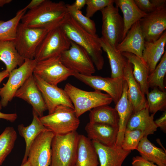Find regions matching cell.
Segmentation results:
<instances>
[{
  "label": "cell",
  "instance_id": "obj_1",
  "mask_svg": "<svg viewBox=\"0 0 166 166\" xmlns=\"http://www.w3.org/2000/svg\"><path fill=\"white\" fill-rule=\"evenodd\" d=\"M68 14L63 2L44 0L36 8L26 12L21 23L30 27L52 29L59 26Z\"/></svg>",
  "mask_w": 166,
  "mask_h": 166
},
{
  "label": "cell",
  "instance_id": "obj_2",
  "mask_svg": "<svg viewBox=\"0 0 166 166\" xmlns=\"http://www.w3.org/2000/svg\"><path fill=\"white\" fill-rule=\"evenodd\" d=\"M60 26L69 40L75 43L88 53L96 69L101 70L104 63L102 49L97 35L91 34L79 25L68 14Z\"/></svg>",
  "mask_w": 166,
  "mask_h": 166
},
{
  "label": "cell",
  "instance_id": "obj_3",
  "mask_svg": "<svg viewBox=\"0 0 166 166\" xmlns=\"http://www.w3.org/2000/svg\"><path fill=\"white\" fill-rule=\"evenodd\" d=\"M79 135L76 131L64 135H54L51 144L49 166H74Z\"/></svg>",
  "mask_w": 166,
  "mask_h": 166
},
{
  "label": "cell",
  "instance_id": "obj_4",
  "mask_svg": "<svg viewBox=\"0 0 166 166\" xmlns=\"http://www.w3.org/2000/svg\"><path fill=\"white\" fill-rule=\"evenodd\" d=\"M64 90L70 99L77 117L96 107L109 105L113 101L111 97L101 91H87L79 89L69 83Z\"/></svg>",
  "mask_w": 166,
  "mask_h": 166
},
{
  "label": "cell",
  "instance_id": "obj_5",
  "mask_svg": "<svg viewBox=\"0 0 166 166\" xmlns=\"http://www.w3.org/2000/svg\"><path fill=\"white\" fill-rule=\"evenodd\" d=\"M39 118L44 126L55 135L76 131L80 123L74 109L61 105L58 106L53 113Z\"/></svg>",
  "mask_w": 166,
  "mask_h": 166
},
{
  "label": "cell",
  "instance_id": "obj_6",
  "mask_svg": "<svg viewBox=\"0 0 166 166\" xmlns=\"http://www.w3.org/2000/svg\"><path fill=\"white\" fill-rule=\"evenodd\" d=\"M50 30L30 27L20 23L13 41L20 55L24 59H34L37 48Z\"/></svg>",
  "mask_w": 166,
  "mask_h": 166
},
{
  "label": "cell",
  "instance_id": "obj_7",
  "mask_svg": "<svg viewBox=\"0 0 166 166\" xmlns=\"http://www.w3.org/2000/svg\"><path fill=\"white\" fill-rule=\"evenodd\" d=\"M70 45L71 41L59 25L45 35L37 49L34 59L38 61L59 56Z\"/></svg>",
  "mask_w": 166,
  "mask_h": 166
},
{
  "label": "cell",
  "instance_id": "obj_8",
  "mask_svg": "<svg viewBox=\"0 0 166 166\" xmlns=\"http://www.w3.org/2000/svg\"><path fill=\"white\" fill-rule=\"evenodd\" d=\"M37 61L35 59H25L24 63L10 73L7 82L1 89L0 104L6 106L14 97L18 90L32 74Z\"/></svg>",
  "mask_w": 166,
  "mask_h": 166
},
{
  "label": "cell",
  "instance_id": "obj_9",
  "mask_svg": "<svg viewBox=\"0 0 166 166\" xmlns=\"http://www.w3.org/2000/svg\"><path fill=\"white\" fill-rule=\"evenodd\" d=\"M60 58L67 68L75 73L90 76L96 71L94 65L87 52L72 41L69 48L63 52Z\"/></svg>",
  "mask_w": 166,
  "mask_h": 166
},
{
  "label": "cell",
  "instance_id": "obj_10",
  "mask_svg": "<svg viewBox=\"0 0 166 166\" xmlns=\"http://www.w3.org/2000/svg\"><path fill=\"white\" fill-rule=\"evenodd\" d=\"M112 3L100 11L102 16V37L112 47L116 48L122 41L124 24L119 8Z\"/></svg>",
  "mask_w": 166,
  "mask_h": 166
},
{
  "label": "cell",
  "instance_id": "obj_11",
  "mask_svg": "<svg viewBox=\"0 0 166 166\" xmlns=\"http://www.w3.org/2000/svg\"><path fill=\"white\" fill-rule=\"evenodd\" d=\"M74 73L63 65L59 56L37 61L33 74L48 83L57 86Z\"/></svg>",
  "mask_w": 166,
  "mask_h": 166
},
{
  "label": "cell",
  "instance_id": "obj_12",
  "mask_svg": "<svg viewBox=\"0 0 166 166\" xmlns=\"http://www.w3.org/2000/svg\"><path fill=\"white\" fill-rule=\"evenodd\" d=\"M139 22L145 41L157 40L166 29V3L147 14Z\"/></svg>",
  "mask_w": 166,
  "mask_h": 166
},
{
  "label": "cell",
  "instance_id": "obj_13",
  "mask_svg": "<svg viewBox=\"0 0 166 166\" xmlns=\"http://www.w3.org/2000/svg\"><path fill=\"white\" fill-rule=\"evenodd\" d=\"M73 76L95 90L104 91L112 98L116 104L123 91L124 78H113L99 76H86L74 72Z\"/></svg>",
  "mask_w": 166,
  "mask_h": 166
},
{
  "label": "cell",
  "instance_id": "obj_14",
  "mask_svg": "<svg viewBox=\"0 0 166 166\" xmlns=\"http://www.w3.org/2000/svg\"><path fill=\"white\" fill-rule=\"evenodd\" d=\"M54 134L49 130L39 134L29 149L27 160L31 166L49 165L51 157V144Z\"/></svg>",
  "mask_w": 166,
  "mask_h": 166
},
{
  "label": "cell",
  "instance_id": "obj_15",
  "mask_svg": "<svg viewBox=\"0 0 166 166\" xmlns=\"http://www.w3.org/2000/svg\"><path fill=\"white\" fill-rule=\"evenodd\" d=\"M33 76L46 106L49 114L53 113L59 105H63L74 109L73 105L64 89L57 86L45 82L37 75Z\"/></svg>",
  "mask_w": 166,
  "mask_h": 166
},
{
  "label": "cell",
  "instance_id": "obj_16",
  "mask_svg": "<svg viewBox=\"0 0 166 166\" xmlns=\"http://www.w3.org/2000/svg\"><path fill=\"white\" fill-rule=\"evenodd\" d=\"M14 97L23 100L32 105L39 117L47 110L42 94L35 82L33 74L16 91Z\"/></svg>",
  "mask_w": 166,
  "mask_h": 166
},
{
  "label": "cell",
  "instance_id": "obj_17",
  "mask_svg": "<svg viewBox=\"0 0 166 166\" xmlns=\"http://www.w3.org/2000/svg\"><path fill=\"white\" fill-rule=\"evenodd\" d=\"M92 142L97 155L99 166H122L131 152L121 147H110L95 141Z\"/></svg>",
  "mask_w": 166,
  "mask_h": 166
},
{
  "label": "cell",
  "instance_id": "obj_18",
  "mask_svg": "<svg viewBox=\"0 0 166 166\" xmlns=\"http://www.w3.org/2000/svg\"><path fill=\"white\" fill-rule=\"evenodd\" d=\"M145 42L138 21L132 26L125 37L116 48L121 53H132L142 59Z\"/></svg>",
  "mask_w": 166,
  "mask_h": 166
},
{
  "label": "cell",
  "instance_id": "obj_19",
  "mask_svg": "<svg viewBox=\"0 0 166 166\" xmlns=\"http://www.w3.org/2000/svg\"><path fill=\"white\" fill-rule=\"evenodd\" d=\"M128 85L124 80L121 96L115 108L119 116L118 132L115 146L121 147L128 122L134 112L133 105L128 98Z\"/></svg>",
  "mask_w": 166,
  "mask_h": 166
},
{
  "label": "cell",
  "instance_id": "obj_20",
  "mask_svg": "<svg viewBox=\"0 0 166 166\" xmlns=\"http://www.w3.org/2000/svg\"><path fill=\"white\" fill-rule=\"evenodd\" d=\"M85 129L88 138L105 145L115 146L118 132V127L89 122L86 125Z\"/></svg>",
  "mask_w": 166,
  "mask_h": 166
},
{
  "label": "cell",
  "instance_id": "obj_21",
  "mask_svg": "<svg viewBox=\"0 0 166 166\" xmlns=\"http://www.w3.org/2000/svg\"><path fill=\"white\" fill-rule=\"evenodd\" d=\"M124 78L128 85V98L133 105L134 112L147 107L145 95L134 77L132 64L127 60L124 69Z\"/></svg>",
  "mask_w": 166,
  "mask_h": 166
},
{
  "label": "cell",
  "instance_id": "obj_22",
  "mask_svg": "<svg viewBox=\"0 0 166 166\" xmlns=\"http://www.w3.org/2000/svg\"><path fill=\"white\" fill-rule=\"evenodd\" d=\"M166 43V31L154 42L145 41L142 53V59L147 66L149 74L155 69L164 53Z\"/></svg>",
  "mask_w": 166,
  "mask_h": 166
},
{
  "label": "cell",
  "instance_id": "obj_23",
  "mask_svg": "<svg viewBox=\"0 0 166 166\" xmlns=\"http://www.w3.org/2000/svg\"><path fill=\"white\" fill-rule=\"evenodd\" d=\"M155 114L150 115L147 107L134 112L128 122L126 128L140 130L144 133V136L153 134L158 128L154 120Z\"/></svg>",
  "mask_w": 166,
  "mask_h": 166
},
{
  "label": "cell",
  "instance_id": "obj_24",
  "mask_svg": "<svg viewBox=\"0 0 166 166\" xmlns=\"http://www.w3.org/2000/svg\"><path fill=\"white\" fill-rule=\"evenodd\" d=\"M99 164L97 155L92 141L84 135L79 134L74 166H98Z\"/></svg>",
  "mask_w": 166,
  "mask_h": 166
},
{
  "label": "cell",
  "instance_id": "obj_25",
  "mask_svg": "<svg viewBox=\"0 0 166 166\" xmlns=\"http://www.w3.org/2000/svg\"><path fill=\"white\" fill-rule=\"evenodd\" d=\"M114 3L116 6L120 8L123 15L124 28L122 40L132 26L147 14L138 8L134 0H116Z\"/></svg>",
  "mask_w": 166,
  "mask_h": 166
},
{
  "label": "cell",
  "instance_id": "obj_26",
  "mask_svg": "<svg viewBox=\"0 0 166 166\" xmlns=\"http://www.w3.org/2000/svg\"><path fill=\"white\" fill-rule=\"evenodd\" d=\"M33 119L31 124L25 127L23 124L18 126V131L19 134L24 139L26 143V149L22 164L27 160L30 147L33 141L41 132L48 130L43 124L39 117L33 110Z\"/></svg>",
  "mask_w": 166,
  "mask_h": 166
},
{
  "label": "cell",
  "instance_id": "obj_27",
  "mask_svg": "<svg viewBox=\"0 0 166 166\" xmlns=\"http://www.w3.org/2000/svg\"><path fill=\"white\" fill-rule=\"evenodd\" d=\"M102 49L106 53L111 69V77H124V69L127 59L122 53L112 47L102 37L100 38Z\"/></svg>",
  "mask_w": 166,
  "mask_h": 166
},
{
  "label": "cell",
  "instance_id": "obj_28",
  "mask_svg": "<svg viewBox=\"0 0 166 166\" xmlns=\"http://www.w3.org/2000/svg\"><path fill=\"white\" fill-rule=\"evenodd\" d=\"M123 55L133 66L132 74L145 95L149 92L147 79L149 74L148 69L145 62L139 57L130 53H122Z\"/></svg>",
  "mask_w": 166,
  "mask_h": 166
},
{
  "label": "cell",
  "instance_id": "obj_29",
  "mask_svg": "<svg viewBox=\"0 0 166 166\" xmlns=\"http://www.w3.org/2000/svg\"><path fill=\"white\" fill-rule=\"evenodd\" d=\"M136 150L144 159L159 166H166V152L152 144L147 136L141 139Z\"/></svg>",
  "mask_w": 166,
  "mask_h": 166
},
{
  "label": "cell",
  "instance_id": "obj_30",
  "mask_svg": "<svg viewBox=\"0 0 166 166\" xmlns=\"http://www.w3.org/2000/svg\"><path fill=\"white\" fill-rule=\"evenodd\" d=\"M0 61L4 63L6 70L10 73L21 66L25 59L18 53L13 41H6L0 42Z\"/></svg>",
  "mask_w": 166,
  "mask_h": 166
},
{
  "label": "cell",
  "instance_id": "obj_31",
  "mask_svg": "<svg viewBox=\"0 0 166 166\" xmlns=\"http://www.w3.org/2000/svg\"><path fill=\"white\" fill-rule=\"evenodd\" d=\"M89 122L105 124L118 127L119 116L115 108L103 105L94 108L90 111Z\"/></svg>",
  "mask_w": 166,
  "mask_h": 166
},
{
  "label": "cell",
  "instance_id": "obj_32",
  "mask_svg": "<svg viewBox=\"0 0 166 166\" xmlns=\"http://www.w3.org/2000/svg\"><path fill=\"white\" fill-rule=\"evenodd\" d=\"M26 11L23 8L11 19L6 21H0V42L14 40L18 26Z\"/></svg>",
  "mask_w": 166,
  "mask_h": 166
},
{
  "label": "cell",
  "instance_id": "obj_33",
  "mask_svg": "<svg viewBox=\"0 0 166 166\" xmlns=\"http://www.w3.org/2000/svg\"><path fill=\"white\" fill-rule=\"evenodd\" d=\"M17 133L13 127H6L0 135V166L14 148Z\"/></svg>",
  "mask_w": 166,
  "mask_h": 166
},
{
  "label": "cell",
  "instance_id": "obj_34",
  "mask_svg": "<svg viewBox=\"0 0 166 166\" xmlns=\"http://www.w3.org/2000/svg\"><path fill=\"white\" fill-rule=\"evenodd\" d=\"M166 73V51L161 57L159 64L154 71L149 74L147 82L148 86L152 88H158L160 90L165 91L166 87L164 79Z\"/></svg>",
  "mask_w": 166,
  "mask_h": 166
},
{
  "label": "cell",
  "instance_id": "obj_35",
  "mask_svg": "<svg viewBox=\"0 0 166 166\" xmlns=\"http://www.w3.org/2000/svg\"><path fill=\"white\" fill-rule=\"evenodd\" d=\"M146 95L147 107L149 113L155 114L159 111H165L166 107L165 91L154 88Z\"/></svg>",
  "mask_w": 166,
  "mask_h": 166
},
{
  "label": "cell",
  "instance_id": "obj_36",
  "mask_svg": "<svg viewBox=\"0 0 166 166\" xmlns=\"http://www.w3.org/2000/svg\"><path fill=\"white\" fill-rule=\"evenodd\" d=\"M68 12L81 27L93 35H96V26L94 21L83 15L80 10L76 9L72 5L66 4Z\"/></svg>",
  "mask_w": 166,
  "mask_h": 166
},
{
  "label": "cell",
  "instance_id": "obj_37",
  "mask_svg": "<svg viewBox=\"0 0 166 166\" xmlns=\"http://www.w3.org/2000/svg\"><path fill=\"white\" fill-rule=\"evenodd\" d=\"M144 136V133L140 130L126 128L121 147L126 150H136L140 141Z\"/></svg>",
  "mask_w": 166,
  "mask_h": 166
},
{
  "label": "cell",
  "instance_id": "obj_38",
  "mask_svg": "<svg viewBox=\"0 0 166 166\" xmlns=\"http://www.w3.org/2000/svg\"><path fill=\"white\" fill-rule=\"evenodd\" d=\"M114 0H86L85 16L90 18L98 11H101L111 4Z\"/></svg>",
  "mask_w": 166,
  "mask_h": 166
},
{
  "label": "cell",
  "instance_id": "obj_39",
  "mask_svg": "<svg viewBox=\"0 0 166 166\" xmlns=\"http://www.w3.org/2000/svg\"><path fill=\"white\" fill-rule=\"evenodd\" d=\"M138 8L146 14L166 3V0H134Z\"/></svg>",
  "mask_w": 166,
  "mask_h": 166
},
{
  "label": "cell",
  "instance_id": "obj_40",
  "mask_svg": "<svg viewBox=\"0 0 166 166\" xmlns=\"http://www.w3.org/2000/svg\"><path fill=\"white\" fill-rule=\"evenodd\" d=\"M132 166H159L144 159L140 156L133 157L132 159Z\"/></svg>",
  "mask_w": 166,
  "mask_h": 166
},
{
  "label": "cell",
  "instance_id": "obj_41",
  "mask_svg": "<svg viewBox=\"0 0 166 166\" xmlns=\"http://www.w3.org/2000/svg\"><path fill=\"white\" fill-rule=\"evenodd\" d=\"M157 128L159 127L164 132L166 131V111H164L160 117L154 121Z\"/></svg>",
  "mask_w": 166,
  "mask_h": 166
},
{
  "label": "cell",
  "instance_id": "obj_42",
  "mask_svg": "<svg viewBox=\"0 0 166 166\" xmlns=\"http://www.w3.org/2000/svg\"><path fill=\"white\" fill-rule=\"evenodd\" d=\"M2 106L0 104V119H3L13 122L15 121L17 118V115L16 113L7 114L1 112L0 111Z\"/></svg>",
  "mask_w": 166,
  "mask_h": 166
},
{
  "label": "cell",
  "instance_id": "obj_43",
  "mask_svg": "<svg viewBox=\"0 0 166 166\" xmlns=\"http://www.w3.org/2000/svg\"><path fill=\"white\" fill-rule=\"evenodd\" d=\"M44 0H32L29 4L23 8L26 10L34 9L39 6Z\"/></svg>",
  "mask_w": 166,
  "mask_h": 166
},
{
  "label": "cell",
  "instance_id": "obj_44",
  "mask_svg": "<svg viewBox=\"0 0 166 166\" xmlns=\"http://www.w3.org/2000/svg\"><path fill=\"white\" fill-rule=\"evenodd\" d=\"M86 3V0H76L72 5L77 10H81Z\"/></svg>",
  "mask_w": 166,
  "mask_h": 166
},
{
  "label": "cell",
  "instance_id": "obj_45",
  "mask_svg": "<svg viewBox=\"0 0 166 166\" xmlns=\"http://www.w3.org/2000/svg\"><path fill=\"white\" fill-rule=\"evenodd\" d=\"M9 73L6 70L0 72V84L4 79L9 76ZM1 89L0 88V91Z\"/></svg>",
  "mask_w": 166,
  "mask_h": 166
},
{
  "label": "cell",
  "instance_id": "obj_46",
  "mask_svg": "<svg viewBox=\"0 0 166 166\" xmlns=\"http://www.w3.org/2000/svg\"><path fill=\"white\" fill-rule=\"evenodd\" d=\"M12 0H0V7L3 6L4 5L10 3Z\"/></svg>",
  "mask_w": 166,
  "mask_h": 166
},
{
  "label": "cell",
  "instance_id": "obj_47",
  "mask_svg": "<svg viewBox=\"0 0 166 166\" xmlns=\"http://www.w3.org/2000/svg\"><path fill=\"white\" fill-rule=\"evenodd\" d=\"M21 166H31L29 162L27 160L25 163L22 164Z\"/></svg>",
  "mask_w": 166,
  "mask_h": 166
},
{
  "label": "cell",
  "instance_id": "obj_48",
  "mask_svg": "<svg viewBox=\"0 0 166 166\" xmlns=\"http://www.w3.org/2000/svg\"><path fill=\"white\" fill-rule=\"evenodd\" d=\"M47 166H49V165H47Z\"/></svg>",
  "mask_w": 166,
  "mask_h": 166
}]
</instances>
